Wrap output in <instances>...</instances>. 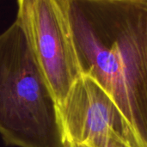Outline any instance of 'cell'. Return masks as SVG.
<instances>
[{
    "label": "cell",
    "instance_id": "cell-2",
    "mask_svg": "<svg viewBox=\"0 0 147 147\" xmlns=\"http://www.w3.org/2000/svg\"><path fill=\"white\" fill-rule=\"evenodd\" d=\"M0 135L7 146H65L57 102L18 18L0 34Z\"/></svg>",
    "mask_w": 147,
    "mask_h": 147
},
{
    "label": "cell",
    "instance_id": "cell-4",
    "mask_svg": "<svg viewBox=\"0 0 147 147\" xmlns=\"http://www.w3.org/2000/svg\"><path fill=\"white\" fill-rule=\"evenodd\" d=\"M65 141L87 147H141L115 101L82 75L58 105Z\"/></svg>",
    "mask_w": 147,
    "mask_h": 147
},
{
    "label": "cell",
    "instance_id": "cell-5",
    "mask_svg": "<svg viewBox=\"0 0 147 147\" xmlns=\"http://www.w3.org/2000/svg\"><path fill=\"white\" fill-rule=\"evenodd\" d=\"M64 147H87L84 146H78V145H74L71 143H69L67 141H65V146Z\"/></svg>",
    "mask_w": 147,
    "mask_h": 147
},
{
    "label": "cell",
    "instance_id": "cell-1",
    "mask_svg": "<svg viewBox=\"0 0 147 147\" xmlns=\"http://www.w3.org/2000/svg\"><path fill=\"white\" fill-rule=\"evenodd\" d=\"M82 75L115 101L147 147V0H65Z\"/></svg>",
    "mask_w": 147,
    "mask_h": 147
},
{
    "label": "cell",
    "instance_id": "cell-3",
    "mask_svg": "<svg viewBox=\"0 0 147 147\" xmlns=\"http://www.w3.org/2000/svg\"><path fill=\"white\" fill-rule=\"evenodd\" d=\"M17 15L57 104L82 76L65 0H19Z\"/></svg>",
    "mask_w": 147,
    "mask_h": 147
}]
</instances>
